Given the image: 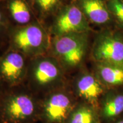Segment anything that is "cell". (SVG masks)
<instances>
[{
	"mask_svg": "<svg viewBox=\"0 0 123 123\" xmlns=\"http://www.w3.org/2000/svg\"><path fill=\"white\" fill-rule=\"evenodd\" d=\"M41 97L25 84L6 88L0 98V122L36 123L39 121Z\"/></svg>",
	"mask_w": 123,
	"mask_h": 123,
	"instance_id": "obj_1",
	"label": "cell"
},
{
	"mask_svg": "<svg viewBox=\"0 0 123 123\" xmlns=\"http://www.w3.org/2000/svg\"><path fill=\"white\" fill-rule=\"evenodd\" d=\"M90 34L79 33L53 37L47 54L59 62L67 75L74 74L89 58Z\"/></svg>",
	"mask_w": 123,
	"mask_h": 123,
	"instance_id": "obj_2",
	"label": "cell"
},
{
	"mask_svg": "<svg viewBox=\"0 0 123 123\" xmlns=\"http://www.w3.org/2000/svg\"><path fill=\"white\" fill-rule=\"evenodd\" d=\"M70 78L59 62L48 54L41 55L29 62L25 85L39 97L69 83Z\"/></svg>",
	"mask_w": 123,
	"mask_h": 123,
	"instance_id": "obj_3",
	"label": "cell"
},
{
	"mask_svg": "<svg viewBox=\"0 0 123 123\" xmlns=\"http://www.w3.org/2000/svg\"><path fill=\"white\" fill-rule=\"evenodd\" d=\"M51 38L38 21L25 25L11 26L7 36L8 48L21 53L29 59L47 54Z\"/></svg>",
	"mask_w": 123,
	"mask_h": 123,
	"instance_id": "obj_4",
	"label": "cell"
},
{
	"mask_svg": "<svg viewBox=\"0 0 123 123\" xmlns=\"http://www.w3.org/2000/svg\"><path fill=\"white\" fill-rule=\"evenodd\" d=\"M89 59L123 66V31L116 27L100 29L91 44Z\"/></svg>",
	"mask_w": 123,
	"mask_h": 123,
	"instance_id": "obj_5",
	"label": "cell"
},
{
	"mask_svg": "<svg viewBox=\"0 0 123 123\" xmlns=\"http://www.w3.org/2000/svg\"><path fill=\"white\" fill-rule=\"evenodd\" d=\"M78 100L69 83L41 97L39 121L64 123Z\"/></svg>",
	"mask_w": 123,
	"mask_h": 123,
	"instance_id": "obj_6",
	"label": "cell"
},
{
	"mask_svg": "<svg viewBox=\"0 0 123 123\" xmlns=\"http://www.w3.org/2000/svg\"><path fill=\"white\" fill-rule=\"evenodd\" d=\"M92 31L90 23L73 2L64 5L54 15L50 30V34L53 37Z\"/></svg>",
	"mask_w": 123,
	"mask_h": 123,
	"instance_id": "obj_7",
	"label": "cell"
},
{
	"mask_svg": "<svg viewBox=\"0 0 123 123\" xmlns=\"http://www.w3.org/2000/svg\"><path fill=\"white\" fill-rule=\"evenodd\" d=\"M69 84L78 101L98 107L101 96L106 90L91 68L85 65L74 74Z\"/></svg>",
	"mask_w": 123,
	"mask_h": 123,
	"instance_id": "obj_8",
	"label": "cell"
},
{
	"mask_svg": "<svg viewBox=\"0 0 123 123\" xmlns=\"http://www.w3.org/2000/svg\"><path fill=\"white\" fill-rule=\"evenodd\" d=\"M29 60L21 53L10 49L0 55V79L5 88L25 84Z\"/></svg>",
	"mask_w": 123,
	"mask_h": 123,
	"instance_id": "obj_9",
	"label": "cell"
},
{
	"mask_svg": "<svg viewBox=\"0 0 123 123\" xmlns=\"http://www.w3.org/2000/svg\"><path fill=\"white\" fill-rule=\"evenodd\" d=\"M90 25L100 29L115 27L105 0H72Z\"/></svg>",
	"mask_w": 123,
	"mask_h": 123,
	"instance_id": "obj_10",
	"label": "cell"
},
{
	"mask_svg": "<svg viewBox=\"0 0 123 123\" xmlns=\"http://www.w3.org/2000/svg\"><path fill=\"white\" fill-rule=\"evenodd\" d=\"M98 109L102 123H110L123 116V87L106 89Z\"/></svg>",
	"mask_w": 123,
	"mask_h": 123,
	"instance_id": "obj_11",
	"label": "cell"
},
{
	"mask_svg": "<svg viewBox=\"0 0 123 123\" xmlns=\"http://www.w3.org/2000/svg\"><path fill=\"white\" fill-rule=\"evenodd\" d=\"M91 70L106 89L123 87V66L91 62Z\"/></svg>",
	"mask_w": 123,
	"mask_h": 123,
	"instance_id": "obj_12",
	"label": "cell"
},
{
	"mask_svg": "<svg viewBox=\"0 0 123 123\" xmlns=\"http://www.w3.org/2000/svg\"><path fill=\"white\" fill-rule=\"evenodd\" d=\"M10 21L18 26L35 21L29 4L25 0H1Z\"/></svg>",
	"mask_w": 123,
	"mask_h": 123,
	"instance_id": "obj_13",
	"label": "cell"
},
{
	"mask_svg": "<svg viewBox=\"0 0 123 123\" xmlns=\"http://www.w3.org/2000/svg\"><path fill=\"white\" fill-rule=\"evenodd\" d=\"M64 123H102L98 107L78 101Z\"/></svg>",
	"mask_w": 123,
	"mask_h": 123,
	"instance_id": "obj_14",
	"label": "cell"
},
{
	"mask_svg": "<svg viewBox=\"0 0 123 123\" xmlns=\"http://www.w3.org/2000/svg\"><path fill=\"white\" fill-rule=\"evenodd\" d=\"M39 16L43 18L54 15L65 5L64 0H31Z\"/></svg>",
	"mask_w": 123,
	"mask_h": 123,
	"instance_id": "obj_15",
	"label": "cell"
},
{
	"mask_svg": "<svg viewBox=\"0 0 123 123\" xmlns=\"http://www.w3.org/2000/svg\"><path fill=\"white\" fill-rule=\"evenodd\" d=\"M107 5L111 14L115 27L123 31V1L105 0Z\"/></svg>",
	"mask_w": 123,
	"mask_h": 123,
	"instance_id": "obj_16",
	"label": "cell"
},
{
	"mask_svg": "<svg viewBox=\"0 0 123 123\" xmlns=\"http://www.w3.org/2000/svg\"><path fill=\"white\" fill-rule=\"evenodd\" d=\"M11 21L7 14L4 5L0 0V43L7 41L9 30L11 27Z\"/></svg>",
	"mask_w": 123,
	"mask_h": 123,
	"instance_id": "obj_17",
	"label": "cell"
},
{
	"mask_svg": "<svg viewBox=\"0 0 123 123\" xmlns=\"http://www.w3.org/2000/svg\"><path fill=\"white\" fill-rule=\"evenodd\" d=\"M5 86L4 85V84L2 83V81H1V79H0V98H1V96H2L3 92L5 90Z\"/></svg>",
	"mask_w": 123,
	"mask_h": 123,
	"instance_id": "obj_18",
	"label": "cell"
},
{
	"mask_svg": "<svg viewBox=\"0 0 123 123\" xmlns=\"http://www.w3.org/2000/svg\"><path fill=\"white\" fill-rule=\"evenodd\" d=\"M110 123H123V116L120 118V119L116 120L113 122Z\"/></svg>",
	"mask_w": 123,
	"mask_h": 123,
	"instance_id": "obj_19",
	"label": "cell"
},
{
	"mask_svg": "<svg viewBox=\"0 0 123 123\" xmlns=\"http://www.w3.org/2000/svg\"><path fill=\"white\" fill-rule=\"evenodd\" d=\"M25 1H27V2H28L29 4V1H31V0H25Z\"/></svg>",
	"mask_w": 123,
	"mask_h": 123,
	"instance_id": "obj_20",
	"label": "cell"
},
{
	"mask_svg": "<svg viewBox=\"0 0 123 123\" xmlns=\"http://www.w3.org/2000/svg\"><path fill=\"white\" fill-rule=\"evenodd\" d=\"M0 123H1V122H0Z\"/></svg>",
	"mask_w": 123,
	"mask_h": 123,
	"instance_id": "obj_21",
	"label": "cell"
},
{
	"mask_svg": "<svg viewBox=\"0 0 123 123\" xmlns=\"http://www.w3.org/2000/svg\"></svg>",
	"mask_w": 123,
	"mask_h": 123,
	"instance_id": "obj_22",
	"label": "cell"
}]
</instances>
